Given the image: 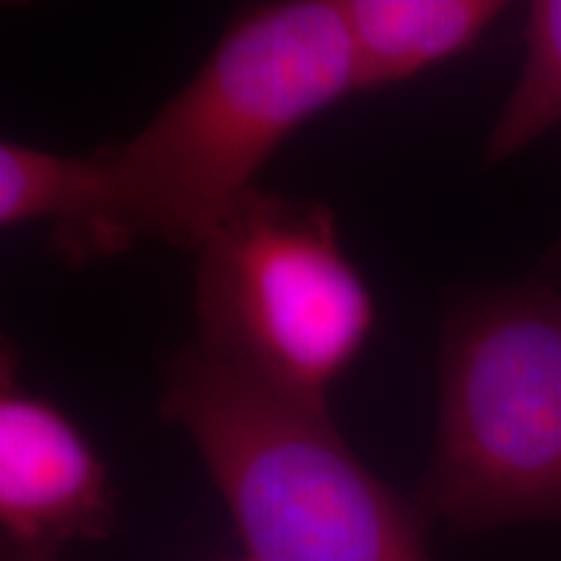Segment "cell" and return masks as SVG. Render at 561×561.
Wrapping results in <instances>:
<instances>
[{
  "instance_id": "cell-1",
  "label": "cell",
  "mask_w": 561,
  "mask_h": 561,
  "mask_svg": "<svg viewBox=\"0 0 561 561\" xmlns=\"http://www.w3.org/2000/svg\"><path fill=\"white\" fill-rule=\"evenodd\" d=\"M356 94L341 0H273L229 21L191 81L123 144L104 146L123 252L198 250L280 146Z\"/></svg>"
},
{
  "instance_id": "cell-2",
  "label": "cell",
  "mask_w": 561,
  "mask_h": 561,
  "mask_svg": "<svg viewBox=\"0 0 561 561\" xmlns=\"http://www.w3.org/2000/svg\"><path fill=\"white\" fill-rule=\"evenodd\" d=\"M328 403L305 401L198 343L170 364L161 416L193 439L250 561H432L419 507L364 466Z\"/></svg>"
},
{
  "instance_id": "cell-3",
  "label": "cell",
  "mask_w": 561,
  "mask_h": 561,
  "mask_svg": "<svg viewBox=\"0 0 561 561\" xmlns=\"http://www.w3.org/2000/svg\"><path fill=\"white\" fill-rule=\"evenodd\" d=\"M416 502L462 533L561 523L559 291L515 286L455 307Z\"/></svg>"
},
{
  "instance_id": "cell-4",
  "label": "cell",
  "mask_w": 561,
  "mask_h": 561,
  "mask_svg": "<svg viewBox=\"0 0 561 561\" xmlns=\"http://www.w3.org/2000/svg\"><path fill=\"white\" fill-rule=\"evenodd\" d=\"M195 252L198 346L273 390L325 403L377 325L375 294L331 210L255 191Z\"/></svg>"
},
{
  "instance_id": "cell-5",
  "label": "cell",
  "mask_w": 561,
  "mask_h": 561,
  "mask_svg": "<svg viewBox=\"0 0 561 561\" xmlns=\"http://www.w3.org/2000/svg\"><path fill=\"white\" fill-rule=\"evenodd\" d=\"M117 525L102 455L58 403L21 388L16 359L0 380V528L3 543L55 549L100 541Z\"/></svg>"
},
{
  "instance_id": "cell-6",
  "label": "cell",
  "mask_w": 561,
  "mask_h": 561,
  "mask_svg": "<svg viewBox=\"0 0 561 561\" xmlns=\"http://www.w3.org/2000/svg\"><path fill=\"white\" fill-rule=\"evenodd\" d=\"M26 224H50L55 244L73 263L121 255L102 149L79 157L0 140V227Z\"/></svg>"
},
{
  "instance_id": "cell-7",
  "label": "cell",
  "mask_w": 561,
  "mask_h": 561,
  "mask_svg": "<svg viewBox=\"0 0 561 561\" xmlns=\"http://www.w3.org/2000/svg\"><path fill=\"white\" fill-rule=\"evenodd\" d=\"M504 11L500 0H341L356 91L396 87L471 53Z\"/></svg>"
},
{
  "instance_id": "cell-8",
  "label": "cell",
  "mask_w": 561,
  "mask_h": 561,
  "mask_svg": "<svg viewBox=\"0 0 561 561\" xmlns=\"http://www.w3.org/2000/svg\"><path fill=\"white\" fill-rule=\"evenodd\" d=\"M525 55L486 138L489 164L517 153L561 128V0H536L525 16Z\"/></svg>"
},
{
  "instance_id": "cell-9",
  "label": "cell",
  "mask_w": 561,
  "mask_h": 561,
  "mask_svg": "<svg viewBox=\"0 0 561 561\" xmlns=\"http://www.w3.org/2000/svg\"><path fill=\"white\" fill-rule=\"evenodd\" d=\"M3 561H60V551L3 543Z\"/></svg>"
},
{
  "instance_id": "cell-10",
  "label": "cell",
  "mask_w": 561,
  "mask_h": 561,
  "mask_svg": "<svg viewBox=\"0 0 561 561\" xmlns=\"http://www.w3.org/2000/svg\"><path fill=\"white\" fill-rule=\"evenodd\" d=\"M242 561H250V559H242Z\"/></svg>"
}]
</instances>
